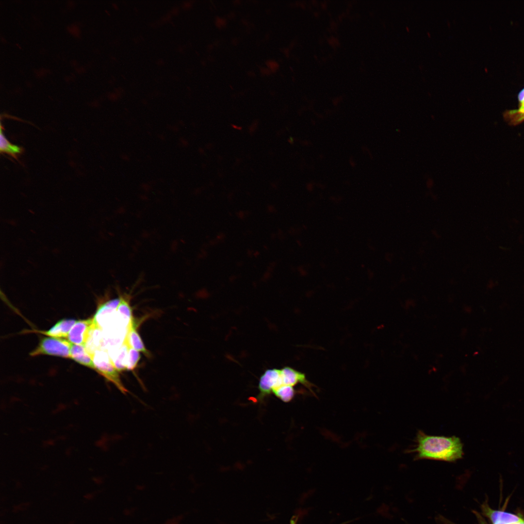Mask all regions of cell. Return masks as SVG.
<instances>
[{
  "label": "cell",
  "mask_w": 524,
  "mask_h": 524,
  "mask_svg": "<svg viewBox=\"0 0 524 524\" xmlns=\"http://www.w3.org/2000/svg\"><path fill=\"white\" fill-rule=\"evenodd\" d=\"M443 524H456L443 517H441L440 519Z\"/></svg>",
  "instance_id": "cell-16"
},
{
  "label": "cell",
  "mask_w": 524,
  "mask_h": 524,
  "mask_svg": "<svg viewBox=\"0 0 524 524\" xmlns=\"http://www.w3.org/2000/svg\"><path fill=\"white\" fill-rule=\"evenodd\" d=\"M76 322V321L74 319H62L49 330L42 333L51 337L66 338L67 337L70 330Z\"/></svg>",
  "instance_id": "cell-11"
},
{
  "label": "cell",
  "mask_w": 524,
  "mask_h": 524,
  "mask_svg": "<svg viewBox=\"0 0 524 524\" xmlns=\"http://www.w3.org/2000/svg\"><path fill=\"white\" fill-rule=\"evenodd\" d=\"M282 386L281 379V371L277 369L266 370L261 376L258 389L259 393L258 398L260 401L272 393L277 388Z\"/></svg>",
  "instance_id": "cell-5"
},
{
  "label": "cell",
  "mask_w": 524,
  "mask_h": 524,
  "mask_svg": "<svg viewBox=\"0 0 524 524\" xmlns=\"http://www.w3.org/2000/svg\"><path fill=\"white\" fill-rule=\"evenodd\" d=\"M481 509L483 514L492 524H509L524 520L521 516L513 513L492 509L486 504L482 505Z\"/></svg>",
  "instance_id": "cell-6"
},
{
  "label": "cell",
  "mask_w": 524,
  "mask_h": 524,
  "mask_svg": "<svg viewBox=\"0 0 524 524\" xmlns=\"http://www.w3.org/2000/svg\"><path fill=\"white\" fill-rule=\"evenodd\" d=\"M280 371L282 385L294 386L298 383H301L314 394L312 389L314 385L307 379L304 374L287 366L284 367Z\"/></svg>",
  "instance_id": "cell-7"
},
{
  "label": "cell",
  "mask_w": 524,
  "mask_h": 524,
  "mask_svg": "<svg viewBox=\"0 0 524 524\" xmlns=\"http://www.w3.org/2000/svg\"><path fill=\"white\" fill-rule=\"evenodd\" d=\"M72 344L68 340L62 338L51 336L43 338L30 355L44 354L70 358Z\"/></svg>",
  "instance_id": "cell-3"
},
{
  "label": "cell",
  "mask_w": 524,
  "mask_h": 524,
  "mask_svg": "<svg viewBox=\"0 0 524 524\" xmlns=\"http://www.w3.org/2000/svg\"><path fill=\"white\" fill-rule=\"evenodd\" d=\"M140 359L139 351L129 347L128 355L127 370H133Z\"/></svg>",
  "instance_id": "cell-15"
},
{
  "label": "cell",
  "mask_w": 524,
  "mask_h": 524,
  "mask_svg": "<svg viewBox=\"0 0 524 524\" xmlns=\"http://www.w3.org/2000/svg\"><path fill=\"white\" fill-rule=\"evenodd\" d=\"M98 327L93 318L76 321L68 334L67 340L73 344L85 345L91 332Z\"/></svg>",
  "instance_id": "cell-4"
},
{
  "label": "cell",
  "mask_w": 524,
  "mask_h": 524,
  "mask_svg": "<svg viewBox=\"0 0 524 524\" xmlns=\"http://www.w3.org/2000/svg\"><path fill=\"white\" fill-rule=\"evenodd\" d=\"M273 393L281 401L289 402L295 397L296 391L293 386L282 385L274 390Z\"/></svg>",
  "instance_id": "cell-14"
},
{
  "label": "cell",
  "mask_w": 524,
  "mask_h": 524,
  "mask_svg": "<svg viewBox=\"0 0 524 524\" xmlns=\"http://www.w3.org/2000/svg\"><path fill=\"white\" fill-rule=\"evenodd\" d=\"M93 354L83 345L72 344L70 358L78 363L95 369L93 362Z\"/></svg>",
  "instance_id": "cell-8"
},
{
  "label": "cell",
  "mask_w": 524,
  "mask_h": 524,
  "mask_svg": "<svg viewBox=\"0 0 524 524\" xmlns=\"http://www.w3.org/2000/svg\"><path fill=\"white\" fill-rule=\"evenodd\" d=\"M0 152L7 154L17 159V156L23 152V148L17 145L12 144L7 140L2 132V127L1 125H0Z\"/></svg>",
  "instance_id": "cell-13"
},
{
  "label": "cell",
  "mask_w": 524,
  "mask_h": 524,
  "mask_svg": "<svg viewBox=\"0 0 524 524\" xmlns=\"http://www.w3.org/2000/svg\"><path fill=\"white\" fill-rule=\"evenodd\" d=\"M415 447L410 450L417 459L454 462L462 458L463 444L456 436H430L419 431Z\"/></svg>",
  "instance_id": "cell-1"
},
{
  "label": "cell",
  "mask_w": 524,
  "mask_h": 524,
  "mask_svg": "<svg viewBox=\"0 0 524 524\" xmlns=\"http://www.w3.org/2000/svg\"><path fill=\"white\" fill-rule=\"evenodd\" d=\"M93 362L95 369L109 381L113 382L123 393L128 391L120 379L119 372L115 367L107 350L98 349L93 354Z\"/></svg>",
  "instance_id": "cell-2"
},
{
  "label": "cell",
  "mask_w": 524,
  "mask_h": 524,
  "mask_svg": "<svg viewBox=\"0 0 524 524\" xmlns=\"http://www.w3.org/2000/svg\"><path fill=\"white\" fill-rule=\"evenodd\" d=\"M129 349L125 342L119 348L107 351L113 365L119 372L127 370Z\"/></svg>",
  "instance_id": "cell-9"
},
{
  "label": "cell",
  "mask_w": 524,
  "mask_h": 524,
  "mask_svg": "<svg viewBox=\"0 0 524 524\" xmlns=\"http://www.w3.org/2000/svg\"><path fill=\"white\" fill-rule=\"evenodd\" d=\"M519 107L517 109L508 110L504 113L505 120L509 124L516 125L524 120V88L518 95Z\"/></svg>",
  "instance_id": "cell-10"
},
{
  "label": "cell",
  "mask_w": 524,
  "mask_h": 524,
  "mask_svg": "<svg viewBox=\"0 0 524 524\" xmlns=\"http://www.w3.org/2000/svg\"><path fill=\"white\" fill-rule=\"evenodd\" d=\"M509 524H524V520H522L521 521H519V522H516V523Z\"/></svg>",
  "instance_id": "cell-17"
},
{
  "label": "cell",
  "mask_w": 524,
  "mask_h": 524,
  "mask_svg": "<svg viewBox=\"0 0 524 524\" xmlns=\"http://www.w3.org/2000/svg\"><path fill=\"white\" fill-rule=\"evenodd\" d=\"M125 343L129 347L142 352L147 356L149 354L136 330L134 322H133L129 328L126 338Z\"/></svg>",
  "instance_id": "cell-12"
},
{
  "label": "cell",
  "mask_w": 524,
  "mask_h": 524,
  "mask_svg": "<svg viewBox=\"0 0 524 524\" xmlns=\"http://www.w3.org/2000/svg\"><path fill=\"white\" fill-rule=\"evenodd\" d=\"M291 524H296V520H292L291 521Z\"/></svg>",
  "instance_id": "cell-18"
}]
</instances>
